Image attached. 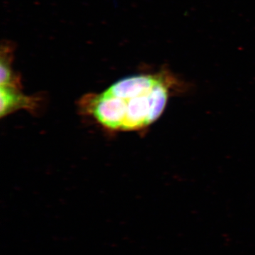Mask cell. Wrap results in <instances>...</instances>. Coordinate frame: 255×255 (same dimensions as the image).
<instances>
[{"label": "cell", "mask_w": 255, "mask_h": 255, "mask_svg": "<svg viewBox=\"0 0 255 255\" xmlns=\"http://www.w3.org/2000/svg\"><path fill=\"white\" fill-rule=\"evenodd\" d=\"M175 80L164 70L127 77L82 97L80 111L112 131L142 130L163 113Z\"/></svg>", "instance_id": "6da1fadb"}, {"label": "cell", "mask_w": 255, "mask_h": 255, "mask_svg": "<svg viewBox=\"0 0 255 255\" xmlns=\"http://www.w3.org/2000/svg\"><path fill=\"white\" fill-rule=\"evenodd\" d=\"M21 86H1V118L20 110L32 112L38 108L39 99L24 95Z\"/></svg>", "instance_id": "7a4b0ae2"}]
</instances>
